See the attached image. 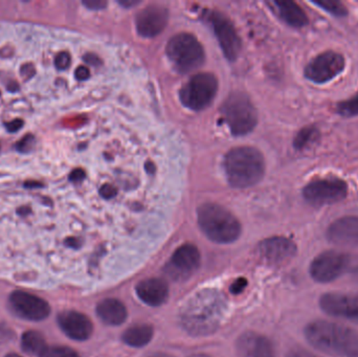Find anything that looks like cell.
<instances>
[{
	"label": "cell",
	"instance_id": "6da1fadb",
	"mask_svg": "<svg viewBox=\"0 0 358 357\" xmlns=\"http://www.w3.org/2000/svg\"><path fill=\"white\" fill-rule=\"evenodd\" d=\"M305 337L313 347L334 357H358V331L346 325L315 321L305 329Z\"/></svg>",
	"mask_w": 358,
	"mask_h": 357
},
{
	"label": "cell",
	"instance_id": "7a4b0ae2",
	"mask_svg": "<svg viewBox=\"0 0 358 357\" xmlns=\"http://www.w3.org/2000/svg\"><path fill=\"white\" fill-rule=\"evenodd\" d=\"M224 170L227 182L233 188H250L264 175V157L254 147H237L225 155Z\"/></svg>",
	"mask_w": 358,
	"mask_h": 357
},
{
	"label": "cell",
	"instance_id": "3957f363",
	"mask_svg": "<svg viewBox=\"0 0 358 357\" xmlns=\"http://www.w3.org/2000/svg\"><path fill=\"white\" fill-rule=\"evenodd\" d=\"M198 226L213 242L229 245L241 235V224L227 207L218 203H208L197 210Z\"/></svg>",
	"mask_w": 358,
	"mask_h": 357
},
{
	"label": "cell",
	"instance_id": "277c9868",
	"mask_svg": "<svg viewBox=\"0 0 358 357\" xmlns=\"http://www.w3.org/2000/svg\"><path fill=\"white\" fill-rule=\"evenodd\" d=\"M168 58L180 73H191L204 63V50L195 36L189 33L176 34L166 48Z\"/></svg>",
	"mask_w": 358,
	"mask_h": 357
},
{
	"label": "cell",
	"instance_id": "5b68a950",
	"mask_svg": "<svg viewBox=\"0 0 358 357\" xmlns=\"http://www.w3.org/2000/svg\"><path fill=\"white\" fill-rule=\"evenodd\" d=\"M221 113L234 136L250 133L258 123V115L252 101L243 92H234L221 106Z\"/></svg>",
	"mask_w": 358,
	"mask_h": 357
},
{
	"label": "cell",
	"instance_id": "8992f818",
	"mask_svg": "<svg viewBox=\"0 0 358 357\" xmlns=\"http://www.w3.org/2000/svg\"><path fill=\"white\" fill-rule=\"evenodd\" d=\"M218 92V80L210 73H196L181 87L179 98L183 106L200 111L210 106Z\"/></svg>",
	"mask_w": 358,
	"mask_h": 357
},
{
	"label": "cell",
	"instance_id": "52a82bcc",
	"mask_svg": "<svg viewBox=\"0 0 358 357\" xmlns=\"http://www.w3.org/2000/svg\"><path fill=\"white\" fill-rule=\"evenodd\" d=\"M303 194L311 205H331L346 198L348 186L340 178H322L309 182L305 187Z\"/></svg>",
	"mask_w": 358,
	"mask_h": 357
},
{
	"label": "cell",
	"instance_id": "ba28073f",
	"mask_svg": "<svg viewBox=\"0 0 358 357\" xmlns=\"http://www.w3.org/2000/svg\"><path fill=\"white\" fill-rule=\"evenodd\" d=\"M350 257L336 251L324 252L311 263L309 272L315 282L330 283L348 270Z\"/></svg>",
	"mask_w": 358,
	"mask_h": 357
},
{
	"label": "cell",
	"instance_id": "9c48e42d",
	"mask_svg": "<svg viewBox=\"0 0 358 357\" xmlns=\"http://www.w3.org/2000/svg\"><path fill=\"white\" fill-rule=\"evenodd\" d=\"M201 261L199 249L192 243L179 247L165 268L166 274L176 281L189 278L198 270Z\"/></svg>",
	"mask_w": 358,
	"mask_h": 357
},
{
	"label": "cell",
	"instance_id": "30bf717a",
	"mask_svg": "<svg viewBox=\"0 0 358 357\" xmlns=\"http://www.w3.org/2000/svg\"><path fill=\"white\" fill-rule=\"evenodd\" d=\"M345 68V59L336 52H325L315 57L305 68L307 79L317 84L326 83L340 75Z\"/></svg>",
	"mask_w": 358,
	"mask_h": 357
},
{
	"label": "cell",
	"instance_id": "8fae6325",
	"mask_svg": "<svg viewBox=\"0 0 358 357\" xmlns=\"http://www.w3.org/2000/svg\"><path fill=\"white\" fill-rule=\"evenodd\" d=\"M8 302L13 312L23 320L39 322L45 320L50 314V304L45 300L25 291H14Z\"/></svg>",
	"mask_w": 358,
	"mask_h": 357
},
{
	"label": "cell",
	"instance_id": "7c38bea8",
	"mask_svg": "<svg viewBox=\"0 0 358 357\" xmlns=\"http://www.w3.org/2000/svg\"><path fill=\"white\" fill-rule=\"evenodd\" d=\"M320 307L328 316L358 324V295L325 293L320 299Z\"/></svg>",
	"mask_w": 358,
	"mask_h": 357
},
{
	"label": "cell",
	"instance_id": "4fadbf2b",
	"mask_svg": "<svg viewBox=\"0 0 358 357\" xmlns=\"http://www.w3.org/2000/svg\"><path fill=\"white\" fill-rule=\"evenodd\" d=\"M208 20L220 43L223 54L229 61H235L241 50V40L235 27L227 17L217 12L210 13Z\"/></svg>",
	"mask_w": 358,
	"mask_h": 357
},
{
	"label": "cell",
	"instance_id": "5bb4252c",
	"mask_svg": "<svg viewBox=\"0 0 358 357\" xmlns=\"http://www.w3.org/2000/svg\"><path fill=\"white\" fill-rule=\"evenodd\" d=\"M169 12L165 6L150 4L136 15V31L144 38L159 36L167 27Z\"/></svg>",
	"mask_w": 358,
	"mask_h": 357
},
{
	"label": "cell",
	"instance_id": "9a60e30c",
	"mask_svg": "<svg viewBox=\"0 0 358 357\" xmlns=\"http://www.w3.org/2000/svg\"><path fill=\"white\" fill-rule=\"evenodd\" d=\"M296 245L285 237H273L259 245V255L271 265L286 263L296 256Z\"/></svg>",
	"mask_w": 358,
	"mask_h": 357
},
{
	"label": "cell",
	"instance_id": "2e32d148",
	"mask_svg": "<svg viewBox=\"0 0 358 357\" xmlns=\"http://www.w3.org/2000/svg\"><path fill=\"white\" fill-rule=\"evenodd\" d=\"M58 324L64 335L73 341H87L94 333V325L90 319L75 310L61 312Z\"/></svg>",
	"mask_w": 358,
	"mask_h": 357
},
{
	"label": "cell",
	"instance_id": "e0dca14e",
	"mask_svg": "<svg viewBox=\"0 0 358 357\" xmlns=\"http://www.w3.org/2000/svg\"><path fill=\"white\" fill-rule=\"evenodd\" d=\"M330 242L342 247H358V217L346 216L336 220L327 231Z\"/></svg>",
	"mask_w": 358,
	"mask_h": 357
},
{
	"label": "cell",
	"instance_id": "ac0fdd59",
	"mask_svg": "<svg viewBox=\"0 0 358 357\" xmlns=\"http://www.w3.org/2000/svg\"><path fill=\"white\" fill-rule=\"evenodd\" d=\"M237 349L240 357H275L271 342L258 333L242 335L238 340Z\"/></svg>",
	"mask_w": 358,
	"mask_h": 357
},
{
	"label": "cell",
	"instance_id": "d6986e66",
	"mask_svg": "<svg viewBox=\"0 0 358 357\" xmlns=\"http://www.w3.org/2000/svg\"><path fill=\"white\" fill-rule=\"evenodd\" d=\"M136 293L147 305L159 307L167 301L169 297V286L163 279H147L138 283Z\"/></svg>",
	"mask_w": 358,
	"mask_h": 357
},
{
	"label": "cell",
	"instance_id": "ffe728a7",
	"mask_svg": "<svg viewBox=\"0 0 358 357\" xmlns=\"http://www.w3.org/2000/svg\"><path fill=\"white\" fill-rule=\"evenodd\" d=\"M96 314L104 324L120 326L127 320L128 312L120 300L108 298L98 304Z\"/></svg>",
	"mask_w": 358,
	"mask_h": 357
},
{
	"label": "cell",
	"instance_id": "44dd1931",
	"mask_svg": "<svg viewBox=\"0 0 358 357\" xmlns=\"http://www.w3.org/2000/svg\"><path fill=\"white\" fill-rule=\"evenodd\" d=\"M280 17L287 24L294 27H303L308 23L306 13L294 1H275Z\"/></svg>",
	"mask_w": 358,
	"mask_h": 357
},
{
	"label": "cell",
	"instance_id": "7402d4cb",
	"mask_svg": "<svg viewBox=\"0 0 358 357\" xmlns=\"http://www.w3.org/2000/svg\"><path fill=\"white\" fill-rule=\"evenodd\" d=\"M155 331L148 324H138L128 328L122 335V340L130 347L142 348L148 345L152 340Z\"/></svg>",
	"mask_w": 358,
	"mask_h": 357
},
{
	"label": "cell",
	"instance_id": "603a6c76",
	"mask_svg": "<svg viewBox=\"0 0 358 357\" xmlns=\"http://www.w3.org/2000/svg\"><path fill=\"white\" fill-rule=\"evenodd\" d=\"M21 347L24 352L31 356H41L48 349L45 340L37 331H27L21 339Z\"/></svg>",
	"mask_w": 358,
	"mask_h": 357
},
{
	"label": "cell",
	"instance_id": "cb8c5ba5",
	"mask_svg": "<svg viewBox=\"0 0 358 357\" xmlns=\"http://www.w3.org/2000/svg\"><path fill=\"white\" fill-rule=\"evenodd\" d=\"M336 111L344 117H357L358 115V92L349 100L338 103Z\"/></svg>",
	"mask_w": 358,
	"mask_h": 357
},
{
	"label": "cell",
	"instance_id": "d4e9b609",
	"mask_svg": "<svg viewBox=\"0 0 358 357\" xmlns=\"http://www.w3.org/2000/svg\"><path fill=\"white\" fill-rule=\"evenodd\" d=\"M317 136V130L313 127H306L301 130L294 140V147L298 149H303L306 147L309 143L315 140Z\"/></svg>",
	"mask_w": 358,
	"mask_h": 357
},
{
	"label": "cell",
	"instance_id": "484cf974",
	"mask_svg": "<svg viewBox=\"0 0 358 357\" xmlns=\"http://www.w3.org/2000/svg\"><path fill=\"white\" fill-rule=\"evenodd\" d=\"M315 3L336 16H345L347 14L346 6L342 2L323 0V1H315Z\"/></svg>",
	"mask_w": 358,
	"mask_h": 357
},
{
	"label": "cell",
	"instance_id": "4316f807",
	"mask_svg": "<svg viewBox=\"0 0 358 357\" xmlns=\"http://www.w3.org/2000/svg\"><path fill=\"white\" fill-rule=\"evenodd\" d=\"M40 357H80L79 354L69 347H48Z\"/></svg>",
	"mask_w": 358,
	"mask_h": 357
},
{
	"label": "cell",
	"instance_id": "83f0119b",
	"mask_svg": "<svg viewBox=\"0 0 358 357\" xmlns=\"http://www.w3.org/2000/svg\"><path fill=\"white\" fill-rule=\"evenodd\" d=\"M71 54L67 52H59L56 56V59H55V65H56L57 68L60 69V71H64V69L69 68V67L71 66Z\"/></svg>",
	"mask_w": 358,
	"mask_h": 357
},
{
	"label": "cell",
	"instance_id": "f1b7e54d",
	"mask_svg": "<svg viewBox=\"0 0 358 357\" xmlns=\"http://www.w3.org/2000/svg\"><path fill=\"white\" fill-rule=\"evenodd\" d=\"M35 146V138L31 134L23 138L20 142L17 144V150L19 152H29V151L33 149V147Z\"/></svg>",
	"mask_w": 358,
	"mask_h": 357
},
{
	"label": "cell",
	"instance_id": "f546056e",
	"mask_svg": "<svg viewBox=\"0 0 358 357\" xmlns=\"http://www.w3.org/2000/svg\"><path fill=\"white\" fill-rule=\"evenodd\" d=\"M246 286H248V280L244 278H239L231 285L229 291H231V293H234V295H238V293H241L242 291L245 289Z\"/></svg>",
	"mask_w": 358,
	"mask_h": 357
},
{
	"label": "cell",
	"instance_id": "4dcf8cb0",
	"mask_svg": "<svg viewBox=\"0 0 358 357\" xmlns=\"http://www.w3.org/2000/svg\"><path fill=\"white\" fill-rule=\"evenodd\" d=\"M286 357H317L313 352L308 351V350L304 349V348H294V349L290 350L288 352L287 356Z\"/></svg>",
	"mask_w": 358,
	"mask_h": 357
},
{
	"label": "cell",
	"instance_id": "1f68e13d",
	"mask_svg": "<svg viewBox=\"0 0 358 357\" xmlns=\"http://www.w3.org/2000/svg\"><path fill=\"white\" fill-rule=\"evenodd\" d=\"M75 75L79 81H86L90 77V68L82 65V66H79L76 69Z\"/></svg>",
	"mask_w": 358,
	"mask_h": 357
},
{
	"label": "cell",
	"instance_id": "d6a6232c",
	"mask_svg": "<svg viewBox=\"0 0 358 357\" xmlns=\"http://www.w3.org/2000/svg\"><path fill=\"white\" fill-rule=\"evenodd\" d=\"M83 4L90 10H102L107 6V2L103 0H87V1H83Z\"/></svg>",
	"mask_w": 358,
	"mask_h": 357
},
{
	"label": "cell",
	"instance_id": "836d02e7",
	"mask_svg": "<svg viewBox=\"0 0 358 357\" xmlns=\"http://www.w3.org/2000/svg\"><path fill=\"white\" fill-rule=\"evenodd\" d=\"M84 178H85V172L82 169L73 170L69 175V180L75 182V184H80V182H83Z\"/></svg>",
	"mask_w": 358,
	"mask_h": 357
},
{
	"label": "cell",
	"instance_id": "e575fe53",
	"mask_svg": "<svg viewBox=\"0 0 358 357\" xmlns=\"http://www.w3.org/2000/svg\"><path fill=\"white\" fill-rule=\"evenodd\" d=\"M34 73H35V68H34L33 65L25 64L21 67V75H22L23 79H31V78L33 77Z\"/></svg>",
	"mask_w": 358,
	"mask_h": 357
},
{
	"label": "cell",
	"instance_id": "d590c367",
	"mask_svg": "<svg viewBox=\"0 0 358 357\" xmlns=\"http://www.w3.org/2000/svg\"><path fill=\"white\" fill-rule=\"evenodd\" d=\"M23 126L22 119H14V121L10 122V123L6 124V129L10 132H16L18 130H20Z\"/></svg>",
	"mask_w": 358,
	"mask_h": 357
},
{
	"label": "cell",
	"instance_id": "8d00e7d4",
	"mask_svg": "<svg viewBox=\"0 0 358 357\" xmlns=\"http://www.w3.org/2000/svg\"><path fill=\"white\" fill-rule=\"evenodd\" d=\"M120 3H122L123 4V6H136V4H138V2H136V1H121L120 2Z\"/></svg>",
	"mask_w": 358,
	"mask_h": 357
},
{
	"label": "cell",
	"instance_id": "74e56055",
	"mask_svg": "<svg viewBox=\"0 0 358 357\" xmlns=\"http://www.w3.org/2000/svg\"><path fill=\"white\" fill-rule=\"evenodd\" d=\"M353 278H355V280L357 281L358 283V268H355V270H353Z\"/></svg>",
	"mask_w": 358,
	"mask_h": 357
},
{
	"label": "cell",
	"instance_id": "f35d334b",
	"mask_svg": "<svg viewBox=\"0 0 358 357\" xmlns=\"http://www.w3.org/2000/svg\"><path fill=\"white\" fill-rule=\"evenodd\" d=\"M151 357H173V356H168V354H155V356H152Z\"/></svg>",
	"mask_w": 358,
	"mask_h": 357
},
{
	"label": "cell",
	"instance_id": "ab89813d",
	"mask_svg": "<svg viewBox=\"0 0 358 357\" xmlns=\"http://www.w3.org/2000/svg\"><path fill=\"white\" fill-rule=\"evenodd\" d=\"M6 357H22V356H18V354H8V356H6Z\"/></svg>",
	"mask_w": 358,
	"mask_h": 357
},
{
	"label": "cell",
	"instance_id": "60d3db41",
	"mask_svg": "<svg viewBox=\"0 0 358 357\" xmlns=\"http://www.w3.org/2000/svg\"><path fill=\"white\" fill-rule=\"evenodd\" d=\"M189 357H208V356H203V354H196V356H192Z\"/></svg>",
	"mask_w": 358,
	"mask_h": 357
}]
</instances>
